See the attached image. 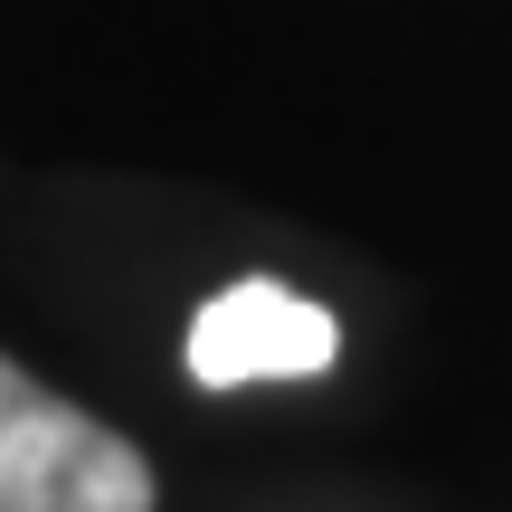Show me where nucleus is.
<instances>
[{
    "label": "nucleus",
    "mask_w": 512,
    "mask_h": 512,
    "mask_svg": "<svg viewBox=\"0 0 512 512\" xmlns=\"http://www.w3.org/2000/svg\"><path fill=\"white\" fill-rule=\"evenodd\" d=\"M0 512H152V465L0 351Z\"/></svg>",
    "instance_id": "nucleus-1"
},
{
    "label": "nucleus",
    "mask_w": 512,
    "mask_h": 512,
    "mask_svg": "<svg viewBox=\"0 0 512 512\" xmlns=\"http://www.w3.org/2000/svg\"><path fill=\"white\" fill-rule=\"evenodd\" d=\"M332 351H342V323L323 304H304L275 275H247V285H219L200 313H190V380L200 389H256V380H323Z\"/></svg>",
    "instance_id": "nucleus-2"
}]
</instances>
